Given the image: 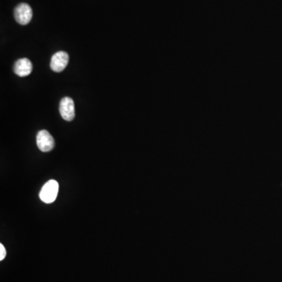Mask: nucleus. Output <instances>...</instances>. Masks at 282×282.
I'll use <instances>...</instances> for the list:
<instances>
[{"instance_id": "nucleus-1", "label": "nucleus", "mask_w": 282, "mask_h": 282, "mask_svg": "<svg viewBox=\"0 0 282 282\" xmlns=\"http://www.w3.org/2000/svg\"><path fill=\"white\" fill-rule=\"evenodd\" d=\"M58 190L59 184L57 181L54 180L49 181L48 182L46 183L39 193L41 201L47 204L52 203L57 199Z\"/></svg>"}, {"instance_id": "nucleus-2", "label": "nucleus", "mask_w": 282, "mask_h": 282, "mask_svg": "<svg viewBox=\"0 0 282 282\" xmlns=\"http://www.w3.org/2000/svg\"><path fill=\"white\" fill-rule=\"evenodd\" d=\"M14 18L20 25H28L32 18V10L27 4H20L14 10Z\"/></svg>"}, {"instance_id": "nucleus-3", "label": "nucleus", "mask_w": 282, "mask_h": 282, "mask_svg": "<svg viewBox=\"0 0 282 282\" xmlns=\"http://www.w3.org/2000/svg\"><path fill=\"white\" fill-rule=\"evenodd\" d=\"M36 143L38 149L42 152L50 151L54 147V138L47 131H41L38 133Z\"/></svg>"}, {"instance_id": "nucleus-4", "label": "nucleus", "mask_w": 282, "mask_h": 282, "mask_svg": "<svg viewBox=\"0 0 282 282\" xmlns=\"http://www.w3.org/2000/svg\"><path fill=\"white\" fill-rule=\"evenodd\" d=\"M59 111H60L61 117L66 121L70 122L75 118V104L73 100L70 97H63L60 103L59 106Z\"/></svg>"}, {"instance_id": "nucleus-5", "label": "nucleus", "mask_w": 282, "mask_h": 282, "mask_svg": "<svg viewBox=\"0 0 282 282\" xmlns=\"http://www.w3.org/2000/svg\"><path fill=\"white\" fill-rule=\"evenodd\" d=\"M69 61V54L64 51H59L53 55L50 61V68L54 72H61L67 67Z\"/></svg>"}, {"instance_id": "nucleus-6", "label": "nucleus", "mask_w": 282, "mask_h": 282, "mask_svg": "<svg viewBox=\"0 0 282 282\" xmlns=\"http://www.w3.org/2000/svg\"><path fill=\"white\" fill-rule=\"evenodd\" d=\"M32 69H33V66L32 62L28 58L19 59L14 63V73L20 77H25L30 75Z\"/></svg>"}, {"instance_id": "nucleus-7", "label": "nucleus", "mask_w": 282, "mask_h": 282, "mask_svg": "<svg viewBox=\"0 0 282 282\" xmlns=\"http://www.w3.org/2000/svg\"><path fill=\"white\" fill-rule=\"evenodd\" d=\"M6 255H7V251H6L5 247H4V245L0 244V261L4 259Z\"/></svg>"}]
</instances>
